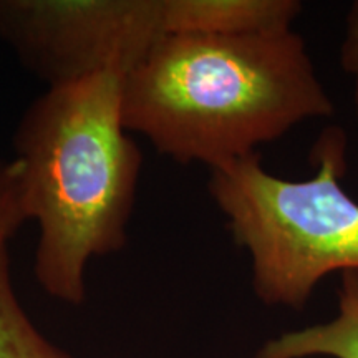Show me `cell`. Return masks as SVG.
<instances>
[{"mask_svg":"<svg viewBox=\"0 0 358 358\" xmlns=\"http://www.w3.org/2000/svg\"><path fill=\"white\" fill-rule=\"evenodd\" d=\"M334 100L294 30L266 37L163 35L124 77L123 127L158 153L209 169L259 153Z\"/></svg>","mask_w":358,"mask_h":358,"instance_id":"1","label":"cell"},{"mask_svg":"<svg viewBox=\"0 0 358 358\" xmlns=\"http://www.w3.org/2000/svg\"><path fill=\"white\" fill-rule=\"evenodd\" d=\"M124 77L48 88L15 133L29 219L38 224L35 275L66 303L85 299V267L127 244L141 151L123 127Z\"/></svg>","mask_w":358,"mask_h":358,"instance_id":"2","label":"cell"},{"mask_svg":"<svg viewBox=\"0 0 358 358\" xmlns=\"http://www.w3.org/2000/svg\"><path fill=\"white\" fill-rule=\"evenodd\" d=\"M347 156V133L330 127L312 148L307 179L268 173L259 153L211 169L209 194L249 254L252 289L267 306L302 308L327 275L358 272V203L342 186Z\"/></svg>","mask_w":358,"mask_h":358,"instance_id":"3","label":"cell"},{"mask_svg":"<svg viewBox=\"0 0 358 358\" xmlns=\"http://www.w3.org/2000/svg\"><path fill=\"white\" fill-rule=\"evenodd\" d=\"M163 35V0H0V37L50 88L127 77Z\"/></svg>","mask_w":358,"mask_h":358,"instance_id":"4","label":"cell"},{"mask_svg":"<svg viewBox=\"0 0 358 358\" xmlns=\"http://www.w3.org/2000/svg\"><path fill=\"white\" fill-rule=\"evenodd\" d=\"M299 0H163L164 35L266 37L292 30Z\"/></svg>","mask_w":358,"mask_h":358,"instance_id":"5","label":"cell"},{"mask_svg":"<svg viewBox=\"0 0 358 358\" xmlns=\"http://www.w3.org/2000/svg\"><path fill=\"white\" fill-rule=\"evenodd\" d=\"M308 357L358 358V272L340 274L335 319L268 340L254 358Z\"/></svg>","mask_w":358,"mask_h":358,"instance_id":"6","label":"cell"},{"mask_svg":"<svg viewBox=\"0 0 358 358\" xmlns=\"http://www.w3.org/2000/svg\"><path fill=\"white\" fill-rule=\"evenodd\" d=\"M0 358H70L35 329L13 292L7 245L0 248Z\"/></svg>","mask_w":358,"mask_h":358,"instance_id":"7","label":"cell"},{"mask_svg":"<svg viewBox=\"0 0 358 358\" xmlns=\"http://www.w3.org/2000/svg\"><path fill=\"white\" fill-rule=\"evenodd\" d=\"M29 219L24 187V168L17 158L0 161V248Z\"/></svg>","mask_w":358,"mask_h":358,"instance_id":"8","label":"cell"},{"mask_svg":"<svg viewBox=\"0 0 358 358\" xmlns=\"http://www.w3.org/2000/svg\"><path fill=\"white\" fill-rule=\"evenodd\" d=\"M340 65L353 82V106L358 116V0L348 10L345 38L340 47Z\"/></svg>","mask_w":358,"mask_h":358,"instance_id":"9","label":"cell"}]
</instances>
